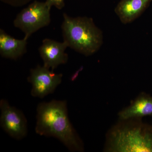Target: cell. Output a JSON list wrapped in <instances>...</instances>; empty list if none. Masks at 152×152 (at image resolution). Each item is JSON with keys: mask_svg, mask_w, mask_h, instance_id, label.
<instances>
[{"mask_svg": "<svg viewBox=\"0 0 152 152\" xmlns=\"http://www.w3.org/2000/svg\"><path fill=\"white\" fill-rule=\"evenodd\" d=\"M34 1L35 0H1L3 3L15 7H23Z\"/></svg>", "mask_w": 152, "mask_h": 152, "instance_id": "8fae6325", "label": "cell"}, {"mask_svg": "<svg viewBox=\"0 0 152 152\" xmlns=\"http://www.w3.org/2000/svg\"><path fill=\"white\" fill-rule=\"evenodd\" d=\"M27 39H17L0 29V55L3 58L17 60L27 52Z\"/></svg>", "mask_w": 152, "mask_h": 152, "instance_id": "30bf717a", "label": "cell"}, {"mask_svg": "<svg viewBox=\"0 0 152 152\" xmlns=\"http://www.w3.org/2000/svg\"><path fill=\"white\" fill-rule=\"evenodd\" d=\"M1 127L12 137L21 140L28 133L27 121L24 114L5 99L0 101Z\"/></svg>", "mask_w": 152, "mask_h": 152, "instance_id": "8992f818", "label": "cell"}, {"mask_svg": "<svg viewBox=\"0 0 152 152\" xmlns=\"http://www.w3.org/2000/svg\"><path fill=\"white\" fill-rule=\"evenodd\" d=\"M104 151L152 152V124L142 119L119 120L107 133Z\"/></svg>", "mask_w": 152, "mask_h": 152, "instance_id": "7a4b0ae2", "label": "cell"}, {"mask_svg": "<svg viewBox=\"0 0 152 152\" xmlns=\"http://www.w3.org/2000/svg\"><path fill=\"white\" fill-rule=\"evenodd\" d=\"M61 29L64 41L68 47L86 56L99 50L103 42L102 32L86 17L72 18L63 14Z\"/></svg>", "mask_w": 152, "mask_h": 152, "instance_id": "3957f363", "label": "cell"}, {"mask_svg": "<svg viewBox=\"0 0 152 152\" xmlns=\"http://www.w3.org/2000/svg\"><path fill=\"white\" fill-rule=\"evenodd\" d=\"M37 113V134L58 139L70 151H84L83 142L69 119L66 101L41 102Z\"/></svg>", "mask_w": 152, "mask_h": 152, "instance_id": "6da1fadb", "label": "cell"}, {"mask_svg": "<svg viewBox=\"0 0 152 152\" xmlns=\"http://www.w3.org/2000/svg\"><path fill=\"white\" fill-rule=\"evenodd\" d=\"M151 1L121 0L115 8V12L123 23H130L141 15Z\"/></svg>", "mask_w": 152, "mask_h": 152, "instance_id": "9c48e42d", "label": "cell"}, {"mask_svg": "<svg viewBox=\"0 0 152 152\" xmlns=\"http://www.w3.org/2000/svg\"><path fill=\"white\" fill-rule=\"evenodd\" d=\"M51 8L45 1L35 0L17 15L14 26L24 33V38L28 40L34 33L50 25Z\"/></svg>", "mask_w": 152, "mask_h": 152, "instance_id": "277c9868", "label": "cell"}, {"mask_svg": "<svg viewBox=\"0 0 152 152\" xmlns=\"http://www.w3.org/2000/svg\"><path fill=\"white\" fill-rule=\"evenodd\" d=\"M118 116L120 120L152 117V96L146 93H140L129 105L119 112Z\"/></svg>", "mask_w": 152, "mask_h": 152, "instance_id": "ba28073f", "label": "cell"}, {"mask_svg": "<svg viewBox=\"0 0 152 152\" xmlns=\"http://www.w3.org/2000/svg\"><path fill=\"white\" fill-rule=\"evenodd\" d=\"M65 0H46L45 2L50 7L53 6L61 10L64 8L65 5Z\"/></svg>", "mask_w": 152, "mask_h": 152, "instance_id": "7c38bea8", "label": "cell"}, {"mask_svg": "<svg viewBox=\"0 0 152 152\" xmlns=\"http://www.w3.org/2000/svg\"><path fill=\"white\" fill-rule=\"evenodd\" d=\"M63 75L55 73L50 69L38 65L30 71L28 81L32 85L31 95L43 98L54 92L61 83Z\"/></svg>", "mask_w": 152, "mask_h": 152, "instance_id": "5b68a950", "label": "cell"}, {"mask_svg": "<svg viewBox=\"0 0 152 152\" xmlns=\"http://www.w3.org/2000/svg\"><path fill=\"white\" fill-rule=\"evenodd\" d=\"M67 48V44L64 41L60 42L51 39H44L39 48L43 66L53 71L58 66L67 63L68 55L65 50Z\"/></svg>", "mask_w": 152, "mask_h": 152, "instance_id": "52a82bcc", "label": "cell"}]
</instances>
